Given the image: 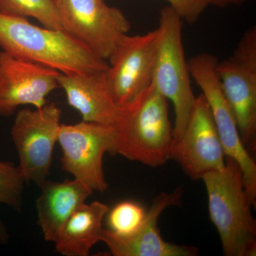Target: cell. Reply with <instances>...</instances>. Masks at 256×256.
<instances>
[{"mask_svg":"<svg viewBox=\"0 0 256 256\" xmlns=\"http://www.w3.org/2000/svg\"><path fill=\"white\" fill-rule=\"evenodd\" d=\"M0 47L20 60L62 74L98 73L109 67L108 62L63 30L40 28L26 18L1 12Z\"/></svg>","mask_w":256,"mask_h":256,"instance_id":"obj_1","label":"cell"},{"mask_svg":"<svg viewBox=\"0 0 256 256\" xmlns=\"http://www.w3.org/2000/svg\"><path fill=\"white\" fill-rule=\"evenodd\" d=\"M168 99L154 82L130 105L114 127V154L158 168L170 160L173 140Z\"/></svg>","mask_w":256,"mask_h":256,"instance_id":"obj_2","label":"cell"},{"mask_svg":"<svg viewBox=\"0 0 256 256\" xmlns=\"http://www.w3.org/2000/svg\"><path fill=\"white\" fill-rule=\"evenodd\" d=\"M208 196V212L226 256L256 255V222L254 206L244 186L240 166L226 156L223 169L202 178Z\"/></svg>","mask_w":256,"mask_h":256,"instance_id":"obj_3","label":"cell"},{"mask_svg":"<svg viewBox=\"0 0 256 256\" xmlns=\"http://www.w3.org/2000/svg\"><path fill=\"white\" fill-rule=\"evenodd\" d=\"M182 22L180 15L169 5L160 12L152 82L174 106L175 121L172 144L182 134L196 100L184 50Z\"/></svg>","mask_w":256,"mask_h":256,"instance_id":"obj_4","label":"cell"},{"mask_svg":"<svg viewBox=\"0 0 256 256\" xmlns=\"http://www.w3.org/2000/svg\"><path fill=\"white\" fill-rule=\"evenodd\" d=\"M217 62L214 55L200 53L188 60V70L210 106L225 156L235 160L240 166L246 192L256 207V162L240 139L236 120L216 72Z\"/></svg>","mask_w":256,"mask_h":256,"instance_id":"obj_5","label":"cell"},{"mask_svg":"<svg viewBox=\"0 0 256 256\" xmlns=\"http://www.w3.org/2000/svg\"><path fill=\"white\" fill-rule=\"evenodd\" d=\"M226 98L236 120L244 146L256 149V26L244 32L233 53L216 65Z\"/></svg>","mask_w":256,"mask_h":256,"instance_id":"obj_6","label":"cell"},{"mask_svg":"<svg viewBox=\"0 0 256 256\" xmlns=\"http://www.w3.org/2000/svg\"><path fill=\"white\" fill-rule=\"evenodd\" d=\"M55 1L62 30L106 62L130 30L124 12L104 0Z\"/></svg>","mask_w":256,"mask_h":256,"instance_id":"obj_7","label":"cell"},{"mask_svg":"<svg viewBox=\"0 0 256 256\" xmlns=\"http://www.w3.org/2000/svg\"><path fill=\"white\" fill-rule=\"evenodd\" d=\"M58 142L62 150V168L92 192L108 188L104 171V156L114 154V127L82 120L62 124Z\"/></svg>","mask_w":256,"mask_h":256,"instance_id":"obj_8","label":"cell"},{"mask_svg":"<svg viewBox=\"0 0 256 256\" xmlns=\"http://www.w3.org/2000/svg\"><path fill=\"white\" fill-rule=\"evenodd\" d=\"M60 118L62 110L54 102L34 110L22 109L16 114L11 134L20 158L18 168L26 181L40 186L47 180Z\"/></svg>","mask_w":256,"mask_h":256,"instance_id":"obj_9","label":"cell"},{"mask_svg":"<svg viewBox=\"0 0 256 256\" xmlns=\"http://www.w3.org/2000/svg\"><path fill=\"white\" fill-rule=\"evenodd\" d=\"M158 38V28L144 34L126 35L109 60L106 82L120 107L130 105L152 82Z\"/></svg>","mask_w":256,"mask_h":256,"instance_id":"obj_10","label":"cell"},{"mask_svg":"<svg viewBox=\"0 0 256 256\" xmlns=\"http://www.w3.org/2000/svg\"><path fill=\"white\" fill-rule=\"evenodd\" d=\"M170 160L176 162L185 174L194 180H202L207 173L225 166V153L203 94L196 97L182 134L172 144Z\"/></svg>","mask_w":256,"mask_h":256,"instance_id":"obj_11","label":"cell"},{"mask_svg":"<svg viewBox=\"0 0 256 256\" xmlns=\"http://www.w3.org/2000/svg\"><path fill=\"white\" fill-rule=\"evenodd\" d=\"M60 72L0 52V116L9 117L20 106L40 108L60 88Z\"/></svg>","mask_w":256,"mask_h":256,"instance_id":"obj_12","label":"cell"},{"mask_svg":"<svg viewBox=\"0 0 256 256\" xmlns=\"http://www.w3.org/2000/svg\"><path fill=\"white\" fill-rule=\"evenodd\" d=\"M183 190L178 188L171 193H162L154 198L146 210L144 220L134 234L120 236L104 229L100 242L114 256H196L198 249L188 246L165 242L158 229L160 215L169 207L178 206Z\"/></svg>","mask_w":256,"mask_h":256,"instance_id":"obj_13","label":"cell"},{"mask_svg":"<svg viewBox=\"0 0 256 256\" xmlns=\"http://www.w3.org/2000/svg\"><path fill=\"white\" fill-rule=\"evenodd\" d=\"M106 72L72 74L60 72L57 80L65 92L68 105L78 111L82 120L116 126L122 117L124 108L112 98L106 82Z\"/></svg>","mask_w":256,"mask_h":256,"instance_id":"obj_14","label":"cell"},{"mask_svg":"<svg viewBox=\"0 0 256 256\" xmlns=\"http://www.w3.org/2000/svg\"><path fill=\"white\" fill-rule=\"evenodd\" d=\"M40 186L42 192L36 202L38 224L45 240L54 242L64 224L94 192L76 178L46 180Z\"/></svg>","mask_w":256,"mask_h":256,"instance_id":"obj_15","label":"cell"},{"mask_svg":"<svg viewBox=\"0 0 256 256\" xmlns=\"http://www.w3.org/2000/svg\"><path fill=\"white\" fill-rule=\"evenodd\" d=\"M105 204L84 203L60 228L55 240L56 252L65 256H88L100 242L102 222L108 212Z\"/></svg>","mask_w":256,"mask_h":256,"instance_id":"obj_16","label":"cell"},{"mask_svg":"<svg viewBox=\"0 0 256 256\" xmlns=\"http://www.w3.org/2000/svg\"><path fill=\"white\" fill-rule=\"evenodd\" d=\"M0 12L26 20L33 18L44 28L62 30L55 0H0Z\"/></svg>","mask_w":256,"mask_h":256,"instance_id":"obj_17","label":"cell"},{"mask_svg":"<svg viewBox=\"0 0 256 256\" xmlns=\"http://www.w3.org/2000/svg\"><path fill=\"white\" fill-rule=\"evenodd\" d=\"M146 214V210L136 202H120L106 215L108 229L118 235H131L140 226Z\"/></svg>","mask_w":256,"mask_h":256,"instance_id":"obj_18","label":"cell"},{"mask_svg":"<svg viewBox=\"0 0 256 256\" xmlns=\"http://www.w3.org/2000/svg\"><path fill=\"white\" fill-rule=\"evenodd\" d=\"M26 182L18 166L0 162V203L20 210L22 204L24 183Z\"/></svg>","mask_w":256,"mask_h":256,"instance_id":"obj_19","label":"cell"},{"mask_svg":"<svg viewBox=\"0 0 256 256\" xmlns=\"http://www.w3.org/2000/svg\"><path fill=\"white\" fill-rule=\"evenodd\" d=\"M182 21L193 24L208 8V0H166Z\"/></svg>","mask_w":256,"mask_h":256,"instance_id":"obj_20","label":"cell"},{"mask_svg":"<svg viewBox=\"0 0 256 256\" xmlns=\"http://www.w3.org/2000/svg\"><path fill=\"white\" fill-rule=\"evenodd\" d=\"M252 0H208V4L218 8H226L230 5H242Z\"/></svg>","mask_w":256,"mask_h":256,"instance_id":"obj_21","label":"cell"},{"mask_svg":"<svg viewBox=\"0 0 256 256\" xmlns=\"http://www.w3.org/2000/svg\"><path fill=\"white\" fill-rule=\"evenodd\" d=\"M9 240V234L4 224L0 220V244H6Z\"/></svg>","mask_w":256,"mask_h":256,"instance_id":"obj_22","label":"cell"}]
</instances>
